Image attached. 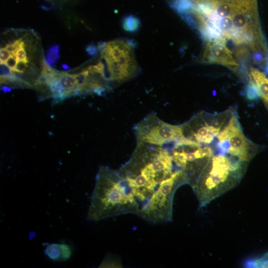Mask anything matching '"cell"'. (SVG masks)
Wrapping results in <instances>:
<instances>
[{"instance_id": "obj_1", "label": "cell", "mask_w": 268, "mask_h": 268, "mask_svg": "<svg viewBox=\"0 0 268 268\" xmlns=\"http://www.w3.org/2000/svg\"><path fill=\"white\" fill-rule=\"evenodd\" d=\"M117 171L116 188L124 214L137 215L154 223L172 220L175 192L186 182L168 148L137 142L130 159Z\"/></svg>"}, {"instance_id": "obj_2", "label": "cell", "mask_w": 268, "mask_h": 268, "mask_svg": "<svg viewBox=\"0 0 268 268\" xmlns=\"http://www.w3.org/2000/svg\"><path fill=\"white\" fill-rule=\"evenodd\" d=\"M246 163L228 155L214 154L191 186L200 206L235 186L242 178Z\"/></svg>"}, {"instance_id": "obj_3", "label": "cell", "mask_w": 268, "mask_h": 268, "mask_svg": "<svg viewBox=\"0 0 268 268\" xmlns=\"http://www.w3.org/2000/svg\"><path fill=\"white\" fill-rule=\"evenodd\" d=\"M134 46L130 41L117 40L106 43L100 50L110 81L122 83L137 75L139 69Z\"/></svg>"}, {"instance_id": "obj_4", "label": "cell", "mask_w": 268, "mask_h": 268, "mask_svg": "<svg viewBox=\"0 0 268 268\" xmlns=\"http://www.w3.org/2000/svg\"><path fill=\"white\" fill-rule=\"evenodd\" d=\"M234 111L212 114L201 111L181 125L184 139L207 146L212 144L229 121Z\"/></svg>"}, {"instance_id": "obj_5", "label": "cell", "mask_w": 268, "mask_h": 268, "mask_svg": "<svg viewBox=\"0 0 268 268\" xmlns=\"http://www.w3.org/2000/svg\"><path fill=\"white\" fill-rule=\"evenodd\" d=\"M137 142L164 147L184 139L180 126L169 124L154 112L147 115L133 128Z\"/></svg>"}, {"instance_id": "obj_6", "label": "cell", "mask_w": 268, "mask_h": 268, "mask_svg": "<svg viewBox=\"0 0 268 268\" xmlns=\"http://www.w3.org/2000/svg\"><path fill=\"white\" fill-rule=\"evenodd\" d=\"M223 141L228 146L227 155L243 162H249L258 151V146L245 136L235 112L217 137V142Z\"/></svg>"}, {"instance_id": "obj_7", "label": "cell", "mask_w": 268, "mask_h": 268, "mask_svg": "<svg viewBox=\"0 0 268 268\" xmlns=\"http://www.w3.org/2000/svg\"><path fill=\"white\" fill-rule=\"evenodd\" d=\"M203 59L209 62L218 63L230 68L235 69L238 66L231 51L224 44L221 42L208 43Z\"/></svg>"}, {"instance_id": "obj_8", "label": "cell", "mask_w": 268, "mask_h": 268, "mask_svg": "<svg viewBox=\"0 0 268 268\" xmlns=\"http://www.w3.org/2000/svg\"><path fill=\"white\" fill-rule=\"evenodd\" d=\"M251 78L256 84L260 95L268 109V78L262 72L251 68Z\"/></svg>"}, {"instance_id": "obj_9", "label": "cell", "mask_w": 268, "mask_h": 268, "mask_svg": "<svg viewBox=\"0 0 268 268\" xmlns=\"http://www.w3.org/2000/svg\"><path fill=\"white\" fill-rule=\"evenodd\" d=\"M59 80L64 91V97H70L80 94L74 74L67 73H60Z\"/></svg>"}, {"instance_id": "obj_10", "label": "cell", "mask_w": 268, "mask_h": 268, "mask_svg": "<svg viewBox=\"0 0 268 268\" xmlns=\"http://www.w3.org/2000/svg\"><path fill=\"white\" fill-rule=\"evenodd\" d=\"M171 7L181 16L192 14L196 9L193 0H174Z\"/></svg>"}, {"instance_id": "obj_11", "label": "cell", "mask_w": 268, "mask_h": 268, "mask_svg": "<svg viewBox=\"0 0 268 268\" xmlns=\"http://www.w3.org/2000/svg\"><path fill=\"white\" fill-rule=\"evenodd\" d=\"M60 47L55 45L50 47L46 52V61L52 68L54 67L60 58Z\"/></svg>"}, {"instance_id": "obj_12", "label": "cell", "mask_w": 268, "mask_h": 268, "mask_svg": "<svg viewBox=\"0 0 268 268\" xmlns=\"http://www.w3.org/2000/svg\"><path fill=\"white\" fill-rule=\"evenodd\" d=\"M139 19L133 15L127 16L123 20V27L127 32L133 33L138 31L140 27Z\"/></svg>"}, {"instance_id": "obj_13", "label": "cell", "mask_w": 268, "mask_h": 268, "mask_svg": "<svg viewBox=\"0 0 268 268\" xmlns=\"http://www.w3.org/2000/svg\"><path fill=\"white\" fill-rule=\"evenodd\" d=\"M45 253L50 259L53 261H60L62 251L60 244L52 243L48 245Z\"/></svg>"}, {"instance_id": "obj_14", "label": "cell", "mask_w": 268, "mask_h": 268, "mask_svg": "<svg viewBox=\"0 0 268 268\" xmlns=\"http://www.w3.org/2000/svg\"><path fill=\"white\" fill-rule=\"evenodd\" d=\"M246 95L249 100H255L260 97L258 88L251 78L246 88Z\"/></svg>"}, {"instance_id": "obj_15", "label": "cell", "mask_w": 268, "mask_h": 268, "mask_svg": "<svg viewBox=\"0 0 268 268\" xmlns=\"http://www.w3.org/2000/svg\"><path fill=\"white\" fill-rule=\"evenodd\" d=\"M219 26L223 32L224 37L234 28L232 20L229 17L221 18L219 21Z\"/></svg>"}, {"instance_id": "obj_16", "label": "cell", "mask_w": 268, "mask_h": 268, "mask_svg": "<svg viewBox=\"0 0 268 268\" xmlns=\"http://www.w3.org/2000/svg\"><path fill=\"white\" fill-rule=\"evenodd\" d=\"M99 267H121V264L119 262L118 258H115L114 256L108 255L105 258Z\"/></svg>"}, {"instance_id": "obj_17", "label": "cell", "mask_w": 268, "mask_h": 268, "mask_svg": "<svg viewBox=\"0 0 268 268\" xmlns=\"http://www.w3.org/2000/svg\"><path fill=\"white\" fill-rule=\"evenodd\" d=\"M88 73L89 71L86 69L81 73L74 74L80 93H82L85 87Z\"/></svg>"}, {"instance_id": "obj_18", "label": "cell", "mask_w": 268, "mask_h": 268, "mask_svg": "<svg viewBox=\"0 0 268 268\" xmlns=\"http://www.w3.org/2000/svg\"><path fill=\"white\" fill-rule=\"evenodd\" d=\"M61 247V257L60 261H65L69 259L72 255V250L71 247L68 244L62 243L60 244Z\"/></svg>"}, {"instance_id": "obj_19", "label": "cell", "mask_w": 268, "mask_h": 268, "mask_svg": "<svg viewBox=\"0 0 268 268\" xmlns=\"http://www.w3.org/2000/svg\"><path fill=\"white\" fill-rule=\"evenodd\" d=\"M1 78H8L13 75V71L5 63H1Z\"/></svg>"}, {"instance_id": "obj_20", "label": "cell", "mask_w": 268, "mask_h": 268, "mask_svg": "<svg viewBox=\"0 0 268 268\" xmlns=\"http://www.w3.org/2000/svg\"><path fill=\"white\" fill-rule=\"evenodd\" d=\"M16 56L18 61H24L29 63V60L27 57V52L25 48H20L16 53Z\"/></svg>"}, {"instance_id": "obj_21", "label": "cell", "mask_w": 268, "mask_h": 268, "mask_svg": "<svg viewBox=\"0 0 268 268\" xmlns=\"http://www.w3.org/2000/svg\"><path fill=\"white\" fill-rule=\"evenodd\" d=\"M11 54L5 48H1L0 50V61L1 63H5L11 56Z\"/></svg>"}, {"instance_id": "obj_22", "label": "cell", "mask_w": 268, "mask_h": 268, "mask_svg": "<svg viewBox=\"0 0 268 268\" xmlns=\"http://www.w3.org/2000/svg\"><path fill=\"white\" fill-rule=\"evenodd\" d=\"M18 60L16 55L11 54V56L6 61L7 65L13 71L16 66Z\"/></svg>"}, {"instance_id": "obj_23", "label": "cell", "mask_w": 268, "mask_h": 268, "mask_svg": "<svg viewBox=\"0 0 268 268\" xmlns=\"http://www.w3.org/2000/svg\"><path fill=\"white\" fill-rule=\"evenodd\" d=\"M27 63L24 61H18L13 71L21 74L24 73L26 71L27 68L28 67Z\"/></svg>"}, {"instance_id": "obj_24", "label": "cell", "mask_w": 268, "mask_h": 268, "mask_svg": "<svg viewBox=\"0 0 268 268\" xmlns=\"http://www.w3.org/2000/svg\"><path fill=\"white\" fill-rule=\"evenodd\" d=\"M98 48L93 45H90L86 48V51L90 56H95L98 53Z\"/></svg>"}, {"instance_id": "obj_25", "label": "cell", "mask_w": 268, "mask_h": 268, "mask_svg": "<svg viewBox=\"0 0 268 268\" xmlns=\"http://www.w3.org/2000/svg\"><path fill=\"white\" fill-rule=\"evenodd\" d=\"M1 90L4 92V93H6V92H10L11 90H12V89L10 88H8L6 86H3L2 88H1Z\"/></svg>"}, {"instance_id": "obj_26", "label": "cell", "mask_w": 268, "mask_h": 268, "mask_svg": "<svg viewBox=\"0 0 268 268\" xmlns=\"http://www.w3.org/2000/svg\"><path fill=\"white\" fill-rule=\"evenodd\" d=\"M254 58L257 61H260L262 60V56L260 54L258 53L255 55Z\"/></svg>"}, {"instance_id": "obj_27", "label": "cell", "mask_w": 268, "mask_h": 268, "mask_svg": "<svg viewBox=\"0 0 268 268\" xmlns=\"http://www.w3.org/2000/svg\"><path fill=\"white\" fill-rule=\"evenodd\" d=\"M62 67L64 70H68L71 69L70 67L66 64H63Z\"/></svg>"}, {"instance_id": "obj_28", "label": "cell", "mask_w": 268, "mask_h": 268, "mask_svg": "<svg viewBox=\"0 0 268 268\" xmlns=\"http://www.w3.org/2000/svg\"><path fill=\"white\" fill-rule=\"evenodd\" d=\"M266 72L268 74V64H267V66L266 67Z\"/></svg>"}]
</instances>
